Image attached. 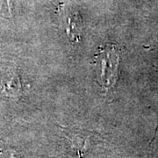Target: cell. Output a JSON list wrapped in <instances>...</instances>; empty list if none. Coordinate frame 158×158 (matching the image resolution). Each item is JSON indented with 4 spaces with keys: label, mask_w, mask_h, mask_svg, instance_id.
<instances>
[{
    "label": "cell",
    "mask_w": 158,
    "mask_h": 158,
    "mask_svg": "<svg viewBox=\"0 0 158 158\" xmlns=\"http://www.w3.org/2000/svg\"><path fill=\"white\" fill-rule=\"evenodd\" d=\"M59 14L62 17V24L69 40L72 42H79L82 37L83 24L78 13L70 11L62 4L59 6Z\"/></svg>",
    "instance_id": "3957f363"
},
{
    "label": "cell",
    "mask_w": 158,
    "mask_h": 158,
    "mask_svg": "<svg viewBox=\"0 0 158 158\" xmlns=\"http://www.w3.org/2000/svg\"><path fill=\"white\" fill-rule=\"evenodd\" d=\"M4 3L6 5V7H7V10H8V12L9 14L11 15V0H0V5L1 6L4 5Z\"/></svg>",
    "instance_id": "277c9868"
},
{
    "label": "cell",
    "mask_w": 158,
    "mask_h": 158,
    "mask_svg": "<svg viewBox=\"0 0 158 158\" xmlns=\"http://www.w3.org/2000/svg\"><path fill=\"white\" fill-rule=\"evenodd\" d=\"M0 158H17L16 156L14 155V153L11 152V151H7L2 154V156H0Z\"/></svg>",
    "instance_id": "5b68a950"
},
{
    "label": "cell",
    "mask_w": 158,
    "mask_h": 158,
    "mask_svg": "<svg viewBox=\"0 0 158 158\" xmlns=\"http://www.w3.org/2000/svg\"><path fill=\"white\" fill-rule=\"evenodd\" d=\"M94 57L96 63L99 66L97 81L108 92L118 79L119 55L114 46L107 45L101 48Z\"/></svg>",
    "instance_id": "6da1fadb"
},
{
    "label": "cell",
    "mask_w": 158,
    "mask_h": 158,
    "mask_svg": "<svg viewBox=\"0 0 158 158\" xmlns=\"http://www.w3.org/2000/svg\"><path fill=\"white\" fill-rule=\"evenodd\" d=\"M0 90L3 95L18 98L24 91L22 81L14 67L0 69Z\"/></svg>",
    "instance_id": "7a4b0ae2"
}]
</instances>
